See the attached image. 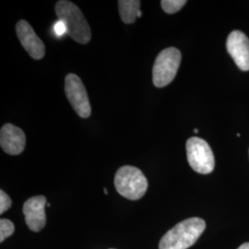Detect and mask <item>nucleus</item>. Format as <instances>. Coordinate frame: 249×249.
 I'll use <instances>...</instances> for the list:
<instances>
[{"mask_svg": "<svg viewBox=\"0 0 249 249\" xmlns=\"http://www.w3.org/2000/svg\"><path fill=\"white\" fill-rule=\"evenodd\" d=\"M206 228L200 218H189L178 223L167 231L160 241L159 249H187L192 247Z\"/></svg>", "mask_w": 249, "mask_h": 249, "instance_id": "nucleus-1", "label": "nucleus"}, {"mask_svg": "<svg viewBox=\"0 0 249 249\" xmlns=\"http://www.w3.org/2000/svg\"><path fill=\"white\" fill-rule=\"evenodd\" d=\"M54 9L58 20L65 24L67 34L79 44H88L91 38L90 28L78 6L71 1L61 0L55 4Z\"/></svg>", "mask_w": 249, "mask_h": 249, "instance_id": "nucleus-2", "label": "nucleus"}, {"mask_svg": "<svg viewBox=\"0 0 249 249\" xmlns=\"http://www.w3.org/2000/svg\"><path fill=\"white\" fill-rule=\"evenodd\" d=\"M115 187L121 196L130 200H138L145 195L148 181L139 168L124 165L116 172Z\"/></svg>", "mask_w": 249, "mask_h": 249, "instance_id": "nucleus-3", "label": "nucleus"}, {"mask_svg": "<svg viewBox=\"0 0 249 249\" xmlns=\"http://www.w3.org/2000/svg\"><path fill=\"white\" fill-rule=\"evenodd\" d=\"M181 59L180 51L175 47H168L157 55L152 69V81L157 88L165 87L174 80Z\"/></svg>", "mask_w": 249, "mask_h": 249, "instance_id": "nucleus-4", "label": "nucleus"}, {"mask_svg": "<svg viewBox=\"0 0 249 249\" xmlns=\"http://www.w3.org/2000/svg\"><path fill=\"white\" fill-rule=\"evenodd\" d=\"M187 161L198 174H211L215 166L213 152L204 140L192 137L187 142Z\"/></svg>", "mask_w": 249, "mask_h": 249, "instance_id": "nucleus-5", "label": "nucleus"}, {"mask_svg": "<svg viewBox=\"0 0 249 249\" xmlns=\"http://www.w3.org/2000/svg\"><path fill=\"white\" fill-rule=\"evenodd\" d=\"M65 91L69 102L78 116L87 118L91 114L89 97L80 77L71 73L65 79Z\"/></svg>", "mask_w": 249, "mask_h": 249, "instance_id": "nucleus-6", "label": "nucleus"}, {"mask_svg": "<svg viewBox=\"0 0 249 249\" xmlns=\"http://www.w3.org/2000/svg\"><path fill=\"white\" fill-rule=\"evenodd\" d=\"M226 48L231 58L243 71H249V39L240 31H233L228 36Z\"/></svg>", "mask_w": 249, "mask_h": 249, "instance_id": "nucleus-7", "label": "nucleus"}, {"mask_svg": "<svg viewBox=\"0 0 249 249\" xmlns=\"http://www.w3.org/2000/svg\"><path fill=\"white\" fill-rule=\"evenodd\" d=\"M18 40L23 48L34 59H42L45 53V46L43 41L37 36L30 23L21 19L16 25Z\"/></svg>", "mask_w": 249, "mask_h": 249, "instance_id": "nucleus-8", "label": "nucleus"}, {"mask_svg": "<svg viewBox=\"0 0 249 249\" xmlns=\"http://www.w3.org/2000/svg\"><path fill=\"white\" fill-rule=\"evenodd\" d=\"M47 200L45 196H36L29 198L23 205L25 222L30 230L40 231L46 223L45 208Z\"/></svg>", "mask_w": 249, "mask_h": 249, "instance_id": "nucleus-9", "label": "nucleus"}, {"mask_svg": "<svg viewBox=\"0 0 249 249\" xmlns=\"http://www.w3.org/2000/svg\"><path fill=\"white\" fill-rule=\"evenodd\" d=\"M0 145L9 155L20 154L26 145L25 134L14 124H4L0 130Z\"/></svg>", "mask_w": 249, "mask_h": 249, "instance_id": "nucleus-10", "label": "nucleus"}, {"mask_svg": "<svg viewBox=\"0 0 249 249\" xmlns=\"http://www.w3.org/2000/svg\"><path fill=\"white\" fill-rule=\"evenodd\" d=\"M119 14L122 21L125 24H131L139 18L141 12L140 0H119Z\"/></svg>", "mask_w": 249, "mask_h": 249, "instance_id": "nucleus-11", "label": "nucleus"}, {"mask_svg": "<svg viewBox=\"0 0 249 249\" xmlns=\"http://www.w3.org/2000/svg\"><path fill=\"white\" fill-rule=\"evenodd\" d=\"M187 4L186 0H162L160 1L161 8L167 14L177 13Z\"/></svg>", "mask_w": 249, "mask_h": 249, "instance_id": "nucleus-12", "label": "nucleus"}, {"mask_svg": "<svg viewBox=\"0 0 249 249\" xmlns=\"http://www.w3.org/2000/svg\"><path fill=\"white\" fill-rule=\"evenodd\" d=\"M14 224L8 219L0 220V242H4L14 232Z\"/></svg>", "mask_w": 249, "mask_h": 249, "instance_id": "nucleus-13", "label": "nucleus"}, {"mask_svg": "<svg viewBox=\"0 0 249 249\" xmlns=\"http://www.w3.org/2000/svg\"><path fill=\"white\" fill-rule=\"evenodd\" d=\"M12 205V201L9 195L4 191L0 190V214L6 213Z\"/></svg>", "mask_w": 249, "mask_h": 249, "instance_id": "nucleus-14", "label": "nucleus"}, {"mask_svg": "<svg viewBox=\"0 0 249 249\" xmlns=\"http://www.w3.org/2000/svg\"><path fill=\"white\" fill-rule=\"evenodd\" d=\"M54 31H55L56 35H58V36H62L64 34H67L66 26H65V24L63 23L61 20H58V21L55 23V25H54Z\"/></svg>", "mask_w": 249, "mask_h": 249, "instance_id": "nucleus-15", "label": "nucleus"}, {"mask_svg": "<svg viewBox=\"0 0 249 249\" xmlns=\"http://www.w3.org/2000/svg\"><path fill=\"white\" fill-rule=\"evenodd\" d=\"M237 249H249V243H245Z\"/></svg>", "mask_w": 249, "mask_h": 249, "instance_id": "nucleus-16", "label": "nucleus"}, {"mask_svg": "<svg viewBox=\"0 0 249 249\" xmlns=\"http://www.w3.org/2000/svg\"><path fill=\"white\" fill-rule=\"evenodd\" d=\"M104 191H105V194H108V191H107V188H105V190H104Z\"/></svg>", "mask_w": 249, "mask_h": 249, "instance_id": "nucleus-17", "label": "nucleus"}, {"mask_svg": "<svg viewBox=\"0 0 249 249\" xmlns=\"http://www.w3.org/2000/svg\"><path fill=\"white\" fill-rule=\"evenodd\" d=\"M194 132H195V133H197V132H198V130H197L196 128H195V129H194Z\"/></svg>", "mask_w": 249, "mask_h": 249, "instance_id": "nucleus-18", "label": "nucleus"}, {"mask_svg": "<svg viewBox=\"0 0 249 249\" xmlns=\"http://www.w3.org/2000/svg\"><path fill=\"white\" fill-rule=\"evenodd\" d=\"M50 206H51V205H50V203H47V204H46V207H50Z\"/></svg>", "mask_w": 249, "mask_h": 249, "instance_id": "nucleus-19", "label": "nucleus"}, {"mask_svg": "<svg viewBox=\"0 0 249 249\" xmlns=\"http://www.w3.org/2000/svg\"></svg>", "mask_w": 249, "mask_h": 249, "instance_id": "nucleus-20", "label": "nucleus"}]
</instances>
